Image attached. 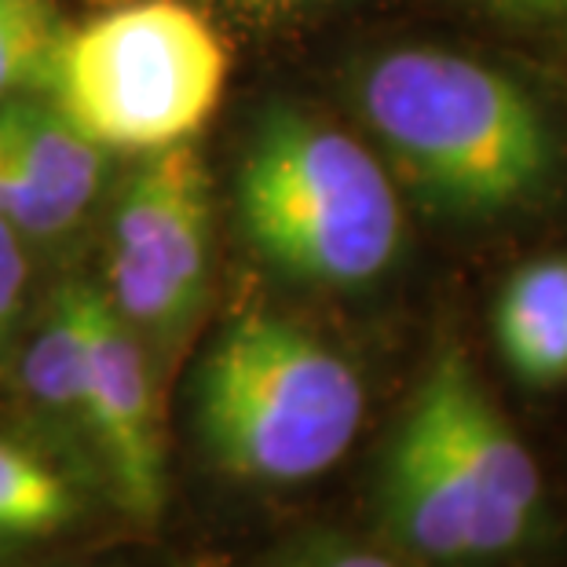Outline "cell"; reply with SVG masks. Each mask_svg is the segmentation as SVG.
Wrapping results in <instances>:
<instances>
[{
    "mask_svg": "<svg viewBox=\"0 0 567 567\" xmlns=\"http://www.w3.org/2000/svg\"><path fill=\"white\" fill-rule=\"evenodd\" d=\"M359 111L414 184L457 213H502L542 187L553 136L509 74L446 48H395L359 78Z\"/></svg>",
    "mask_w": 567,
    "mask_h": 567,
    "instance_id": "obj_1",
    "label": "cell"
},
{
    "mask_svg": "<svg viewBox=\"0 0 567 567\" xmlns=\"http://www.w3.org/2000/svg\"><path fill=\"white\" fill-rule=\"evenodd\" d=\"M367 414L348 359L275 311L227 322L195 378V429L205 454L249 484H308L341 462Z\"/></svg>",
    "mask_w": 567,
    "mask_h": 567,
    "instance_id": "obj_2",
    "label": "cell"
},
{
    "mask_svg": "<svg viewBox=\"0 0 567 567\" xmlns=\"http://www.w3.org/2000/svg\"><path fill=\"white\" fill-rule=\"evenodd\" d=\"M238 216L271 268L319 286H367L395 264L403 209L384 165L297 106L257 122L238 165Z\"/></svg>",
    "mask_w": 567,
    "mask_h": 567,
    "instance_id": "obj_3",
    "label": "cell"
},
{
    "mask_svg": "<svg viewBox=\"0 0 567 567\" xmlns=\"http://www.w3.org/2000/svg\"><path fill=\"white\" fill-rule=\"evenodd\" d=\"M227 84V48L195 8L136 0L70 30L52 100L114 151H162L209 122Z\"/></svg>",
    "mask_w": 567,
    "mask_h": 567,
    "instance_id": "obj_4",
    "label": "cell"
},
{
    "mask_svg": "<svg viewBox=\"0 0 567 567\" xmlns=\"http://www.w3.org/2000/svg\"><path fill=\"white\" fill-rule=\"evenodd\" d=\"M213 279V190L202 154L173 143L125 179L111 224L106 300L143 341L176 348Z\"/></svg>",
    "mask_w": 567,
    "mask_h": 567,
    "instance_id": "obj_5",
    "label": "cell"
},
{
    "mask_svg": "<svg viewBox=\"0 0 567 567\" xmlns=\"http://www.w3.org/2000/svg\"><path fill=\"white\" fill-rule=\"evenodd\" d=\"M84 440L114 502L136 520H154L165 505L158 384L143 337L95 286L89 297Z\"/></svg>",
    "mask_w": 567,
    "mask_h": 567,
    "instance_id": "obj_6",
    "label": "cell"
},
{
    "mask_svg": "<svg viewBox=\"0 0 567 567\" xmlns=\"http://www.w3.org/2000/svg\"><path fill=\"white\" fill-rule=\"evenodd\" d=\"M414 400L425 406L509 553L520 557L546 530V484L520 432L457 348H443L432 359Z\"/></svg>",
    "mask_w": 567,
    "mask_h": 567,
    "instance_id": "obj_7",
    "label": "cell"
},
{
    "mask_svg": "<svg viewBox=\"0 0 567 567\" xmlns=\"http://www.w3.org/2000/svg\"><path fill=\"white\" fill-rule=\"evenodd\" d=\"M0 154L74 227L103 187V147L70 122L52 95L0 100Z\"/></svg>",
    "mask_w": 567,
    "mask_h": 567,
    "instance_id": "obj_8",
    "label": "cell"
},
{
    "mask_svg": "<svg viewBox=\"0 0 567 567\" xmlns=\"http://www.w3.org/2000/svg\"><path fill=\"white\" fill-rule=\"evenodd\" d=\"M89 282L59 286L19 359V384L33 414L66 443H84V367H89Z\"/></svg>",
    "mask_w": 567,
    "mask_h": 567,
    "instance_id": "obj_9",
    "label": "cell"
},
{
    "mask_svg": "<svg viewBox=\"0 0 567 567\" xmlns=\"http://www.w3.org/2000/svg\"><path fill=\"white\" fill-rule=\"evenodd\" d=\"M494 344L535 389L567 381V257H542L505 279L494 300Z\"/></svg>",
    "mask_w": 567,
    "mask_h": 567,
    "instance_id": "obj_10",
    "label": "cell"
},
{
    "mask_svg": "<svg viewBox=\"0 0 567 567\" xmlns=\"http://www.w3.org/2000/svg\"><path fill=\"white\" fill-rule=\"evenodd\" d=\"M81 516L78 480L41 446L0 432V549L52 542Z\"/></svg>",
    "mask_w": 567,
    "mask_h": 567,
    "instance_id": "obj_11",
    "label": "cell"
},
{
    "mask_svg": "<svg viewBox=\"0 0 567 567\" xmlns=\"http://www.w3.org/2000/svg\"><path fill=\"white\" fill-rule=\"evenodd\" d=\"M66 33L52 0H0V100L52 92Z\"/></svg>",
    "mask_w": 567,
    "mask_h": 567,
    "instance_id": "obj_12",
    "label": "cell"
},
{
    "mask_svg": "<svg viewBox=\"0 0 567 567\" xmlns=\"http://www.w3.org/2000/svg\"><path fill=\"white\" fill-rule=\"evenodd\" d=\"M22 238L8 220H0V370L11 363L22 322V297H27L30 264Z\"/></svg>",
    "mask_w": 567,
    "mask_h": 567,
    "instance_id": "obj_13",
    "label": "cell"
},
{
    "mask_svg": "<svg viewBox=\"0 0 567 567\" xmlns=\"http://www.w3.org/2000/svg\"><path fill=\"white\" fill-rule=\"evenodd\" d=\"M297 567H421L400 549H378L367 542L348 538H319L300 553Z\"/></svg>",
    "mask_w": 567,
    "mask_h": 567,
    "instance_id": "obj_14",
    "label": "cell"
},
{
    "mask_svg": "<svg viewBox=\"0 0 567 567\" xmlns=\"http://www.w3.org/2000/svg\"><path fill=\"white\" fill-rule=\"evenodd\" d=\"M220 4L243 11L249 19H286V16H300V11L319 8L326 0H220Z\"/></svg>",
    "mask_w": 567,
    "mask_h": 567,
    "instance_id": "obj_15",
    "label": "cell"
},
{
    "mask_svg": "<svg viewBox=\"0 0 567 567\" xmlns=\"http://www.w3.org/2000/svg\"><path fill=\"white\" fill-rule=\"evenodd\" d=\"M487 4L520 19H567V0H487Z\"/></svg>",
    "mask_w": 567,
    "mask_h": 567,
    "instance_id": "obj_16",
    "label": "cell"
}]
</instances>
